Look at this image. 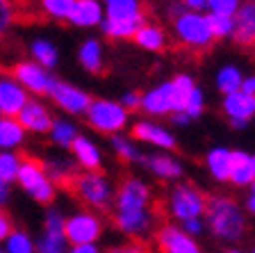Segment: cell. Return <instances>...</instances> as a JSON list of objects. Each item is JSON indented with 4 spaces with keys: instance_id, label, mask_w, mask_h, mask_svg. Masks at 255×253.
Masks as SVG:
<instances>
[{
    "instance_id": "8",
    "label": "cell",
    "mask_w": 255,
    "mask_h": 253,
    "mask_svg": "<svg viewBox=\"0 0 255 253\" xmlns=\"http://www.w3.org/2000/svg\"><path fill=\"white\" fill-rule=\"evenodd\" d=\"M114 228L123 238L130 240H148L157 231V210L155 208H126V210H112Z\"/></svg>"
},
{
    "instance_id": "24",
    "label": "cell",
    "mask_w": 255,
    "mask_h": 253,
    "mask_svg": "<svg viewBox=\"0 0 255 253\" xmlns=\"http://www.w3.org/2000/svg\"><path fill=\"white\" fill-rule=\"evenodd\" d=\"M78 62L80 66L91 75H103L107 69V55H105V46L101 39L89 37L80 43L78 48Z\"/></svg>"
},
{
    "instance_id": "18",
    "label": "cell",
    "mask_w": 255,
    "mask_h": 253,
    "mask_svg": "<svg viewBox=\"0 0 255 253\" xmlns=\"http://www.w3.org/2000/svg\"><path fill=\"white\" fill-rule=\"evenodd\" d=\"M175 110V100H173V87L171 80L153 84L150 89L141 91V110L143 116H153V119H164Z\"/></svg>"
},
{
    "instance_id": "12",
    "label": "cell",
    "mask_w": 255,
    "mask_h": 253,
    "mask_svg": "<svg viewBox=\"0 0 255 253\" xmlns=\"http://www.w3.org/2000/svg\"><path fill=\"white\" fill-rule=\"evenodd\" d=\"M130 135L141 146H153L157 151H175V146H178L175 132L166 123H162L159 119H153V116L137 119L132 123V128H130Z\"/></svg>"
},
{
    "instance_id": "31",
    "label": "cell",
    "mask_w": 255,
    "mask_h": 253,
    "mask_svg": "<svg viewBox=\"0 0 255 253\" xmlns=\"http://www.w3.org/2000/svg\"><path fill=\"white\" fill-rule=\"evenodd\" d=\"M244 78H246L244 71L239 69L237 64H223L217 71V75H214V87H217V91L221 96L233 94V91L244 87Z\"/></svg>"
},
{
    "instance_id": "41",
    "label": "cell",
    "mask_w": 255,
    "mask_h": 253,
    "mask_svg": "<svg viewBox=\"0 0 255 253\" xmlns=\"http://www.w3.org/2000/svg\"><path fill=\"white\" fill-rule=\"evenodd\" d=\"M244 0H207L205 11L207 14H221V16H235Z\"/></svg>"
},
{
    "instance_id": "30",
    "label": "cell",
    "mask_w": 255,
    "mask_h": 253,
    "mask_svg": "<svg viewBox=\"0 0 255 253\" xmlns=\"http://www.w3.org/2000/svg\"><path fill=\"white\" fill-rule=\"evenodd\" d=\"M255 180V169L251 164V153L246 151H233V167H230L228 183L237 190H249Z\"/></svg>"
},
{
    "instance_id": "47",
    "label": "cell",
    "mask_w": 255,
    "mask_h": 253,
    "mask_svg": "<svg viewBox=\"0 0 255 253\" xmlns=\"http://www.w3.org/2000/svg\"><path fill=\"white\" fill-rule=\"evenodd\" d=\"M69 253H105L101 247H98V242H89V244H69V249H66Z\"/></svg>"
},
{
    "instance_id": "15",
    "label": "cell",
    "mask_w": 255,
    "mask_h": 253,
    "mask_svg": "<svg viewBox=\"0 0 255 253\" xmlns=\"http://www.w3.org/2000/svg\"><path fill=\"white\" fill-rule=\"evenodd\" d=\"M221 112L233 130H246L255 119V96L246 89H237L221 98Z\"/></svg>"
},
{
    "instance_id": "23",
    "label": "cell",
    "mask_w": 255,
    "mask_h": 253,
    "mask_svg": "<svg viewBox=\"0 0 255 253\" xmlns=\"http://www.w3.org/2000/svg\"><path fill=\"white\" fill-rule=\"evenodd\" d=\"M233 41L242 48H255V0H244L235 14Z\"/></svg>"
},
{
    "instance_id": "43",
    "label": "cell",
    "mask_w": 255,
    "mask_h": 253,
    "mask_svg": "<svg viewBox=\"0 0 255 253\" xmlns=\"http://www.w3.org/2000/svg\"><path fill=\"white\" fill-rule=\"evenodd\" d=\"M119 103H121V105L126 107L130 114H134V112L141 110V91H134V89L123 91L121 98H119Z\"/></svg>"
},
{
    "instance_id": "11",
    "label": "cell",
    "mask_w": 255,
    "mask_h": 253,
    "mask_svg": "<svg viewBox=\"0 0 255 253\" xmlns=\"http://www.w3.org/2000/svg\"><path fill=\"white\" fill-rule=\"evenodd\" d=\"M48 98H50V105L57 107L59 112H64L66 116L78 119V116H85V112L89 110L94 96H91L87 89L78 87V84L57 78L53 84V89H50V94H48Z\"/></svg>"
},
{
    "instance_id": "42",
    "label": "cell",
    "mask_w": 255,
    "mask_h": 253,
    "mask_svg": "<svg viewBox=\"0 0 255 253\" xmlns=\"http://www.w3.org/2000/svg\"><path fill=\"white\" fill-rule=\"evenodd\" d=\"M180 228L187 233V235H191V238L198 240L203 233H207L205 217H191V219H185V222H180Z\"/></svg>"
},
{
    "instance_id": "7",
    "label": "cell",
    "mask_w": 255,
    "mask_h": 253,
    "mask_svg": "<svg viewBox=\"0 0 255 253\" xmlns=\"http://www.w3.org/2000/svg\"><path fill=\"white\" fill-rule=\"evenodd\" d=\"M85 121L94 132L110 137L128 130L130 112L114 98H91L89 110L85 112Z\"/></svg>"
},
{
    "instance_id": "52",
    "label": "cell",
    "mask_w": 255,
    "mask_h": 253,
    "mask_svg": "<svg viewBox=\"0 0 255 253\" xmlns=\"http://www.w3.org/2000/svg\"><path fill=\"white\" fill-rule=\"evenodd\" d=\"M223 253H246V251H244V249H242V247H239V244H230V247L226 249V251H223Z\"/></svg>"
},
{
    "instance_id": "17",
    "label": "cell",
    "mask_w": 255,
    "mask_h": 253,
    "mask_svg": "<svg viewBox=\"0 0 255 253\" xmlns=\"http://www.w3.org/2000/svg\"><path fill=\"white\" fill-rule=\"evenodd\" d=\"M155 244L159 253H203L196 238L187 235L180 224H164L155 231Z\"/></svg>"
},
{
    "instance_id": "22",
    "label": "cell",
    "mask_w": 255,
    "mask_h": 253,
    "mask_svg": "<svg viewBox=\"0 0 255 253\" xmlns=\"http://www.w3.org/2000/svg\"><path fill=\"white\" fill-rule=\"evenodd\" d=\"M103 18H105L103 0H75L73 11L69 14L66 23L80 30H94V27H101Z\"/></svg>"
},
{
    "instance_id": "13",
    "label": "cell",
    "mask_w": 255,
    "mask_h": 253,
    "mask_svg": "<svg viewBox=\"0 0 255 253\" xmlns=\"http://www.w3.org/2000/svg\"><path fill=\"white\" fill-rule=\"evenodd\" d=\"M126 208H155V192L148 180L128 176L121 180V185H117L112 210H126Z\"/></svg>"
},
{
    "instance_id": "10",
    "label": "cell",
    "mask_w": 255,
    "mask_h": 253,
    "mask_svg": "<svg viewBox=\"0 0 255 253\" xmlns=\"http://www.w3.org/2000/svg\"><path fill=\"white\" fill-rule=\"evenodd\" d=\"M9 73L25 87L27 94L39 96V98H48L55 80H57V75H55L53 69H46V66H41V64L34 62L32 57L16 62L14 66H11Z\"/></svg>"
},
{
    "instance_id": "51",
    "label": "cell",
    "mask_w": 255,
    "mask_h": 253,
    "mask_svg": "<svg viewBox=\"0 0 255 253\" xmlns=\"http://www.w3.org/2000/svg\"><path fill=\"white\" fill-rule=\"evenodd\" d=\"M242 89H246L249 94L255 96V73L253 75H246V78H244V87H242Z\"/></svg>"
},
{
    "instance_id": "16",
    "label": "cell",
    "mask_w": 255,
    "mask_h": 253,
    "mask_svg": "<svg viewBox=\"0 0 255 253\" xmlns=\"http://www.w3.org/2000/svg\"><path fill=\"white\" fill-rule=\"evenodd\" d=\"M141 167L153 176L155 180L162 183H175V180L185 178V162L175 158L173 151H155L146 153L141 160Z\"/></svg>"
},
{
    "instance_id": "44",
    "label": "cell",
    "mask_w": 255,
    "mask_h": 253,
    "mask_svg": "<svg viewBox=\"0 0 255 253\" xmlns=\"http://www.w3.org/2000/svg\"><path fill=\"white\" fill-rule=\"evenodd\" d=\"M105 253H148V251H146V247L139 240H130V242H123V244L107 249Z\"/></svg>"
},
{
    "instance_id": "4",
    "label": "cell",
    "mask_w": 255,
    "mask_h": 253,
    "mask_svg": "<svg viewBox=\"0 0 255 253\" xmlns=\"http://www.w3.org/2000/svg\"><path fill=\"white\" fill-rule=\"evenodd\" d=\"M69 187L73 192V196L85 208H91V210H98V212L112 210L117 185L112 183V178L107 174H103V169L78 171V176L73 178V183Z\"/></svg>"
},
{
    "instance_id": "9",
    "label": "cell",
    "mask_w": 255,
    "mask_h": 253,
    "mask_svg": "<svg viewBox=\"0 0 255 253\" xmlns=\"http://www.w3.org/2000/svg\"><path fill=\"white\" fill-rule=\"evenodd\" d=\"M103 233H105V219L103 212L91 210V208H82L64 219V235L69 244H89V242H101Z\"/></svg>"
},
{
    "instance_id": "14",
    "label": "cell",
    "mask_w": 255,
    "mask_h": 253,
    "mask_svg": "<svg viewBox=\"0 0 255 253\" xmlns=\"http://www.w3.org/2000/svg\"><path fill=\"white\" fill-rule=\"evenodd\" d=\"M18 123L23 126V130L27 135H34V137H46L50 126L55 121V112H53V105L46 103L43 98L39 96H30L27 103L23 105V110L16 114Z\"/></svg>"
},
{
    "instance_id": "56",
    "label": "cell",
    "mask_w": 255,
    "mask_h": 253,
    "mask_svg": "<svg viewBox=\"0 0 255 253\" xmlns=\"http://www.w3.org/2000/svg\"><path fill=\"white\" fill-rule=\"evenodd\" d=\"M249 253H255V247H253V249H251V251H249Z\"/></svg>"
},
{
    "instance_id": "37",
    "label": "cell",
    "mask_w": 255,
    "mask_h": 253,
    "mask_svg": "<svg viewBox=\"0 0 255 253\" xmlns=\"http://www.w3.org/2000/svg\"><path fill=\"white\" fill-rule=\"evenodd\" d=\"M69 242L64 233H46L41 231L37 238V251L39 253H55V251H66Z\"/></svg>"
},
{
    "instance_id": "5",
    "label": "cell",
    "mask_w": 255,
    "mask_h": 253,
    "mask_svg": "<svg viewBox=\"0 0 255 253\" xmlns=\"http://www.w3.org/2000/svg\"><path fill=\"white\" fill-rule=\"evenodd\" d=\"M16 185L21 187L23 194H27L34 203L48 208L57 201V192L59 187L55 185V180L48 176L46 167L39 158H32V155H23L21 169H18V176H16Z\"/></svg>"
},
{
    "instance_id": "35",
    "label": "cell",
    "mask_w": 255,
    "mask_h": 253,
    "mask_svg": "<svg viewBox=\"0 0 255 253\" xmlns=\"http://www.w3.org/2000/svg\"><path fill=\"white\" fill-rule=\"evenodd\" d=\"M73 5L75 0H37V7L41 9V14L59 23H66L69 14L73 11Z\"/></svg>"
},
{
    "instance_id": "55",
    "label": "cell",
    "mask_w": 255,
    "mask_h": 253,
    "mask_svg": "<svg viewBox=\"0 0 255 253\" xmlns=\"http://www.w3.org/2000/svg\"><path fill=\"white\" fill-rule=\"evenodd\" d=\"M0 253H5V249H2V244H0Z\"/></svg>"
},
{
    "instance_id": "53",
    "label": "cell",
    "mask_w": 255,
    "mask_h": 253,
    "mask_svg": "<svg viewBox=\"0 0 255 253\" xmlns=\"http://www.w3.org/2000/svg\"><path fill=\"white\" fill-rule=\"evenodd\" d=\"M249 194H251V196H255V180H253V185L249 187Z\"/></svg>"
},
{
    "instance_id": "3",
    "label": "cell",
    "mask_w": 255,
    "mask_h": 253,
    "mask_svg": "<svg viewBox=\"0 0 255 253\" xmlns=\"http://www.w3.org/2000/svg\"><path fill=\"white\" fill-rule=\"evenodd\" d=\"M171 32L175 43L191 53H205L217 41L207 11L182 9L175 18H171Z\"/></svg>"
},
{
    "instance_id": "48",
    "label": "cell",
    "mask_w": 255,
    "mask_h": 253,
    "mask_svg": "<svg viewBox=\"0 0 255 253\" xmlns=\"http://www.w3.org/2000/svg\"><path fill=\"white\" fill-rule=\"evenodd\" d=\"M182 9H187V7L182 5L180 0H171V2H166V9H164L166 11V18H169V21H171V18H175V16L180 14Z\"/></svg>"
},
{
    "instance_id": "21",
    "label": "cell",
    "mask_w": 255,
    "mask_h": 253,
    "mask_svg": "<svg viewBox=\"0 0 255 253\" xmlns=\"http://www.w3.org/2000/svg\"><path fill=\"white\" fill-rule=\"evenodd\" d=\"M41 162H43V167H46L48 176L55 180L57 187H69L80 171L78 162L73 160V155H69V151L50 153V155H46Z\"/></svg>"
},
{
    "instance_id": "36",
    "label": "cell",
    "mask_w": 255,
    "mask_h": 253,
    "mask_svg": "<svg viewBox=\"0 0 255 253\" xmlns=\"http://www.w3.org/2000/svg\"><path fill=\"white\" fill-rule=\"evenodd\" d=\"M171 87H173V100H175V110H182L189 98V94L196 87V80L191 73H175L171 78ZM173 110V112H175Z\"/></svg>"
},
{
    "instance_id": "32",
    "label": "cell",
    "mask_w": 255,
    "mask_h": 253,
    "mask_svg": "<svg viewBox=\"0 0 255 253\" xmlns=\"http://www.w3.org/2000/svg\"><path fill=\"white\" fill-rule=\"evenodd\" d=\"M30 57L34 62H39L41 66H46V69L55 71L59 64V48L50 39L37 37V39H32V43H30Z\"/></svg>"
},
{
    "instance_id": "39",
    "label": "cell",
    "mask_w": 255,
    "mask_h": 253,
    "mask_svg": "<svg viewBox=\"0 0 255 253\" xmlns=\"http://www.w3.org/2000/svg\"><path fill=\"white\" fill-rule=\"evenodd\" d=\"M18 16H21L18 14V5L14 0H0V39L14 27Z\"/></svg>"
},
{
    "instance_id": "40",
    "label": "cell",
    "mask_w": 255,
    "mask_h": 253,
    "mask_svg": "<svg viewBox=\"0 0 255 253\" xmlns=\"http://www.w3.org/2000/svg\"><path fill=\"white\" fill-rule=\"evenodd\" d=\"M210 23H212L214 37L219 39H233L235 32V16H221V14H210Z\"/></svg>"
},
{
    "instance_id": "20",
    "label": "cell",
    "mask_w": 255,
    "mask_h": 253,
    "mask_svg": "<svg viewBox=\"0 0 255 253\" xmlns=\"http://www.w3.org/2000/svg\"><path fill=\"white\" fill-rule=\"evenodd\" d=\"M69 153L78 162L80 171H96V169H103V162H105L101 144L96 142V139L87 137V135H82V132L75 137Z\"/></svg>"
},
{
    "instance_id": "57",
    "label": "cell",
    "mask_w": 255,
    "mask_h": 253,
    "mask_svg": "<svg viewBox=\"0 0 255 253\" xmlns=\"http://www.w3.org/2000/svg\"><path fill=\"white\" fill-rule=\"evenodd\" d=\"M55 253H69V251H55Z\"/></svg>"
},
{
    "instance_id": "28",
    "label": "cell",
    "mask_w": 255,
    "mask_h": 253,
    "mask_svg": "<svg viewBox=\"0 0 255 253\" xmlns=\"http://www.w3.org/2000/svg\"><path fill=\"white\" fill-rule=\"evenodd\" d=\"M132 41L137 43L141 50H146V53H162L166 48V32L162 30V27L157 25V23H148L143 21L141 25H139V30L134 32Z\"/></svg>"
},
{
    "instance_id": "33",
    "label": "cell",
    "mask_w": 255,
    "mask_h": 253,
    "mask_svg": "<svg viewBox=\"0 0 255 253\" xmlns=\"http://www.w3.org/2000/svg\"><path fill=\"white\" fill-rule=\"evenodd\" d=\"M5 253H39L37 251V238L25 228H11V233L2 240Z\"/></svg>"
},
{
    "instance_id": "26",
    "label": "cell",
    "mask_w": 255,
    "mask_h": 253,
    "mask_svg": "<svg viewBox=\"0 0 255 253\" xmlns=\"http://www.w3.org/2000/svg\"><path fill=\"white\" fill-rule=\"evenodd\" d=\"M78 135H80V126L75 123V119L64 114V116H55V121L46 137L50 139V144H53L57 151H71V146H73Z\"/></svg>"
},
{
    "instance_id": "27",
    "label": "cell",
    "mask_w": 255,
    "mask_h": 253,
    "mask_svg": "<svg viewBox=\"0 0 255 253\" xmlns=\"http://www.w3.org/2000/svg\"><path fill=\"white\" fill-rule=\"evenodd\" d=\"M110 148H112V153L126 164H141L143 155H146L141 144H139L132 135H128V132L110 135Z\"/></svg>"
},
{
    "instance_id": "2",
    "label": "cell",
    "mask_w": 255,
    "mask_h": 253,
    "mask_svg": "<svg viewBox=\"0 0 255 253\" xmlns=\"http://www.w3.org/2000/svg\"><path fill=\"white\" fill-rule=\"evenodd\" d=\"M103 7H105V18L101 23V32L112 41L132 39L139 25L146 21L141 0H103Z\"/></svg>"
},
{
    "instance_id": "45",
    "label": "cell",
    "mask_w": 255,
    "mask_h": 253,
    "mask_svg": "<svg viewBox=\"0 0 255 253\" xmlns=\"http://www.w3.org/2000/svg\"><path fill=\"white\" fill-rule=\"evenodd\" d=\"M11 228H14V219H11V215L5 210V208H0V244H2V240L11 233Z\"/></svg>"
},
{
    "instance_id": "34",
    "label": "cell",
    "mask_w": 255,
    "mask_h": 253,
    "mask_svg": "<svg viewBox=\"0 0 255 253\" xmlns=\"http://www.w3.org/2000/svg\"><path fill=\"white\" fill-rule=\"evenodd\" d=\"M23 162L21 151H0V180L7 185H16V176Z\"/></svg>"
},
{
    "instance_id": "25",
    "label": "cell",
    "mask_w": 255,
    "mask_h": 253,
    "mask_svg": "<svg viewBox=\"0 0 255 253\" xmlns=\"http://www.w3.org/2000/svg\"><path fill=\"white\" fill-rule=\"evenodd\" d=\"M230 167H233V148L212 146L205 153V169L214 183H228Z\"/></svg>"
},
{
    "instance_id": "1",
    "label": "cell",
    "mask_w": 255,
    "mask_h": 253,
    "mask_svg": "<svg viewBox=\"0 0 255 253\" xmlns=\"http://www.w3.org/2000/svg\"><path fill=\"white\" fill-rule=\"evenodd\" d=\"M205 226L207 233L221 244H239L246 238L249 222L246 210L237 199L228 194H212L205 203Z\"/></svg>"
},
{
    "instance_id": "6",
    "label": "cell",
    "mask_w": 255,
    "mask_h": 253,
    "mask_svg": "<svg viewBox=\"0 0 255 253\" xmlns=\"http://www.w3.org/2000/svg\"><path fill=\"white\" fill-rule=\"evenodd\" d=\"M205 203L207 196L203 194L201 187L187 180H175L166 190L164 196V210L173 222H185L191 217H203L205 215Z\"/></svg>"
},
{
    "instance_id": "46",
    "label": "cell",
    "mask_w": 255,
    "mask_h": 253,
    "mask_svg": "<svg viewBox=\"0 0 255 253\" xmlns=\"http://www.w3.org/2000/svg\"><path fill=\"white\" fill-rule=\"evenodd\" d=\"M169 121H171V126L173 128H187L191 123V119H189V114H187L185 110H175V112H171L169 114Z\"/></svg>"
},
{
    "instance_id": "38",
    "label": "cell",
    "mask_w": 255,
    "mask_h": 253,
    "mask_svg": "<svg viewBox=\"0 0 255 253\" xmlns=\"http://www.w3.org/2000/svg\"><path fill=\"white\" fill-rule=\"evenodd\" d=\"M182 110L189 114L191 121L203 119V114H205V110H207V96H205V91H203L198 84L194 87V91L189 94V98H187V103H185V107H182Z\"/></svg>"
},
{
    "instance_id": "49",
    "label": "cell",
    "mask_w": 255,
    "mask_h": 253,
    "mask_svg": "<svg viewBox=\"0 0 255 253\" xmlns=\"http://www.w3.org/2000/svg\"><path fill=\"white\" fill-rule=\"evenodd\" d=\"M9 196H11V185L0 180V208H5L9 203Z\"/></svg>"
},
{
    "instance_id": "54",
    "label": "cell",
    "mask_w": 255,
    "mask_h": 253,
    "mask_svg": "<svg viewBox=\"0 0 255 253\" xmlns=\"http://www.w3.org/2000/svg\"><path fill=\"white\" fill-rule=\"evenodd\" d=\"M251 164H253V169H255V153H251Z\"/></svg>"
},
{
    "instance_id": "50",
    "label": "cell",
    "mask_w": 255,
    "mask_h": 253,
    "mask_svg": "<svg viewBox=\"0 0 255 253\" xmlns=\"http://www.w3.org/2000/svg\"><path fill=\"white\" fill-rule=\"evenodd\" d=\"M187 9H196V11H205L207 0H180Z\"/></svg>"
},
{
    "instance_id": "29",
    "label": "cell",
    "mask_w": 255,
    "mask_h": 253,
    "mask_svg": "<svg viewBox=\"0 0 255 253\" xmlns=\"http://www.w3.org/2000/svg\"><path fill=\"white\" fill-rule=\"evenodd\" d=\"M27 142V132L16 116L0 114V151H21Z\"/></svg>"
},
{
    "instance_id": "19",
    "label": "cell",
    "mask_w": 255,
    "mask_h": 253,
    "mask_svg": "<svg viewBox=\"0 0 255 253\" xmlns=\"http://www.w3.org/2000/svg\"><path fill=\"white\" fill-rule=\"evenodd\" d=\"M30 94L25 91L18 80L11 73L0 75V114L2 116H16L27 103Z\"/></svg>"
}]
</instances>
